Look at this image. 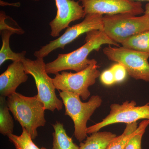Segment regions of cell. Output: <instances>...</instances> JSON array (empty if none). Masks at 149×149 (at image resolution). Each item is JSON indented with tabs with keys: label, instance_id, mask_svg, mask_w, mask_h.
I'll return each instance as SVG.
<instances>
[{
	"label": "cell",
	"instance_id": "cell-1",
	"mask_svg": "<svg viewBox=\"0 0 149 149\" xmlns=\"http://www.w3.org/2000/svg\"><path fill=\"white\" fill-rule=\"evenodd\" d=\"M103 45L119 47V44L109 38L102 30H94L86 33L85 43L73 52L67 54H58L53 61L46 64L48 74H55L61 71L72 70L76 72L88 67L95 60L88 58L89 54L93 50H99Z\"/></svg>",
	"mask_w": 149,
	"mask_h": 149
},
{
	"label": "cell",
	"instance_id": "cell-2",
	"mask_svg": "<svg viewBox=\"0 0 149 149\" xmlns=\"http://www.w3.org/2000/svg\"><path fill=\"white\" fill-rule=\"evenodd\" d=\"M7 101L15 119L27 130L32 140H35L38 136L37 128L46 124L44 104L37 95L26 97L16 92L8 97Z\"/></svg>",
	"mask_w": 149,
	"mask_h": 149
},
{
	"label": "cell",
	"instance_id": "cell-3",
	"mask_svg": "<svg viewBox=\"0 0 149 149\" xmlns=\"http://www.w3.org/2000/svg\"><path fill=\"white\" fill-rule=\"evenodd\" d=\"M60 96L65 108V115L70 117L74 124V135L81 142L87 138V122L97 109L102 104V99L93 95L88 102H83L76 94L61 91Z\"/></svg>",
	"mask_w": 149,
	"mask_h": 149
},
{
	"label": "cell",
	"instance_id": "cell-4",
	"mask_svg": "<svg viewBox=\"0 0 149 149\" xmlns=\"http://www.w3.org/2000/svg\"><path fill=\"white\" fill-rule=\"evenodd\" d=\"M103 31L117 44L149 29V15L137 16L128 13L105 15L103 16Z\"/></svg>",
	"mask_w": 149,
	"mask_h": 149
},
{
	"label": "cell",
	"instance_id": "cell-5",
	"mask_svg": "<svg viewBox=\"0 0 149 149\" xmlns=\"http://www.w3.org/2000/svg\"><path fill=\"white\" fill-rule=\"evenodd\" d=\"M22 63L25 72L32 75L35 80L37 97L44 104L45 109L52 111L61 110L63 102L56 95L52 78L46 72L44 58H37L34 60L26 58Z\"/></svg>",
	"mask_w": 149,
	"mask_h": 149
},
{
	"label": "cell",
	"instance_id": "cell-6",
	"mask_svg": "<svg viewBox=\"0 0 149 149\" xmlns=\"http://www.w3.org/2000/svg\"><path fill=\"white\" fill-rule=\"evenodd\" d=\"M95 60L83 70L72 73L63 71L56 73L52 78L56 89L78 95L82 100H87L91 95L89 88L95 84L96 79L100 76Z\"/></svg>",
	"mask_w": 149,
	"mask_h": 149
},
{
	"label": "cell",
	"instance_id": "cell-7",
	"mask_svg": "<svg viewBox=\"0 0 149 149\" xmlns=\"http://www.w3.org/2000/svg\"><path fill=\"white\" fill-rule=\"evenodd\" d=\"M103 53L110 60L123 65L130 77L149 82V54L110 45L104 48Z\"/></svg>",
	"mask_w": 149,
	"mask_h": 149
},
{
	"label": "cell",
	"instance_id": "cell-8",
	"mask_svg": "<svg viewBox=\"0 0 149 149\" xmlns=\"http://www.w3.org/2000/svg\"><path fill=\"white\" fill-rule=\"evenodd\" d=\"M103 16L102 15L100 14L86 15L83 21L72 27H68L61 36L50 41L45 45L41 47L39 50L35 52L34 56L37 58H44L57 49H64L66 45L72 42L84 33L94 30L103 31Z\"/></svg>",
	"mask_w": 149,
	"mask_h": 149
},
{
	"label": "cell",
	"instance_id": "cell-9",
	"mask_svg": "<svg viewBox=\"0 0 149 149\" xmlns=\"http://www.w3.org/2000/svg\"><path fill=\"white\" fill-rule=\"evenodd\" d=\"M141 119L149 120V102L142 106H137L136 102L133 100L126 101L121 104H113L111 105L109 114L101 122L88 127L86 132L92 134L111 124H129Z\"/></svg>",
	"mask_w": 149,
	"mask_h": 149
},
{
	"label": "cell",
	"instance_id": "cell-10",
	"mask_svg": "<svg viewBox=\"0 0 149 149\" xmlns=\"http://www.w3.org/2000/svg\"><path fill=\"white\" fill-rule=\"evenodd\" d=\"M85 15L89 14L128 13L137 16L145 13L140 1L132 0H79Z\"/></svg>",
	"mask_w": 149,
	"mask_h": 149
},
{
	"label": "cell",
	"instance_id": "cell-11",
	"mask_svg": "<svg viewBox=\"0 0 149 149\" xmlns=\"http://www.w3.org/2000/svg\"><path fill=\"white\" fill-rule=\"evenodd\" d=\"M57 8L56 15L49 23L50 35L59 37L63 29L69 27L72 22L84 18L85 11L79 2L74 0H55Z\"/></svg>",
	"mask_w": 149,
	"mask_h": 149
},
{
	"label": "cell",
	"instance_id": "cell-12",
	"mask_svg": "<svg viewBox=\"0 0 149 149\" xmlns=\"http://www.w3.org/2000/svg\"><path fill=\"white\" fill-rule=\"evenodd\" d=\"M22 61L13 62L0 75V94L6 97L16 93L17 88L25 83L28 76Z\"/></svg>",
	"mask_w": 149,
	"mask_h": 149
},
{
	"label": "cell",
	"instance_id": "cell-13",
	"mask_svg": "<svg viewBox=\"0 0 149 149\" xmlns=\"http://www.w3.org/2000/svg\"><path fill=\"white\" fill-rule=\"evenodd\" d=\"M116 137L110 132H95L80 143L79 149H106Z\"/></svg>",
	"mask_w": 149,
	"mask_h": 149
},
{
	"label": "cell",
	"instance_id": "cell-14",
	"mask_svg": "<svg viewBox=\"0 0 149 149\" xmlns=\"http://www.w3.org/2000/svg\"><path fill=\"white\" fill-rule=\"evenodd\" d=\"M15 33L8 30L1 31L2 45L0 50V65L8 60L13 62L22 61L26 58V52L22 51L20 53H15L12 50L10 46V39L12 35Z\"/></svg>",
	"mask_w": 149,
	"mask_h": 149
},
{
	"label": "cell",
	"instance_id": "cell-15",
	"mask_svg": "<svg viewBox=\"0 0 149 149\" xmlns=\"http://www.w3.org/2000/svg\"><path fill=\"white\" fill-rule=\"evenodd\" d=\"M53 126L54 130L53 149H79V147L68 136L62 123L57 122Z\"/></svg>",
	"mask_w": 149,
	"mask_h": 149
},
{
	"label": "cell",
	"instance_id": "cell-16",
	"mask_svg": "<svg viewBox=\"0 0 149 149\" xmlns=\"http://www.w3.org/2000/svg\"><path fill=\"white\" fill-rule=\"evenodd\" d=\"M6 97H0V133L3 136L13 133L14 121Z\"/></svg>",
	"mask_w": 149,
	"mask_h": 149
},
{
	"label": "cell",
	"instance_id": "cell-17",
	"mask_svg": "<svg viewBox=\"0 0 149 149\" xmlns=\"http://www.w3.org/2000/svg\"><path fill=\"white\" fill-rule=\"evenodd\" d=\"M121 45L124 47L149 54V29L130 37Z\"/></svg>",
	"mask_w": 149,
	"mask_h": 149
},
{
	"label": "cell",
	"instance_id": "cell-18",
	"mask_svg": "<svg viewBox=\"0 0 149 149\" xmlns=\"http://www.w3.org/2000/svg\"><path fill=\"white\" fill-rule=\"evenodd\" d=\"M7 136L16 149H40L34 143L30 134L24 128H22L20 136L10 133Z\"/></svg>",
	"mask_w": 149,
	"mask_h": 149
},
{
	"label": "cell",
	"instance_id": "cell-19",
	"mask_svg": "<svg viewBox=\"0 0 149 149\" xmlns=\"http://www.w3.org/2000/svg\"><path fill=\"white\" fill-rule=\"evenodd\" d=\"M149 125V120L146 119L142 121L130 137L123 149H142V138Z\"/></svg>",
	"mask_w": 149,
	"mask_h": 149
},
{
	"label": "cell",
	"instance_id": "cell-20",
	"mask_svg": "<svg viewBox=\"0 0 149 149\" xmlns=\"http://www.w3.org/2000/svg\"><path fill=\"white\" fill-rule=\"evenodd\" d=\"M138 127L137 122L127 124L126 128L122 134L117 136L106 149H123Z\"/></svg>",
	"mask_w": 149,
	"mask_h": 149
},
{
	"label": "cell",
	"instance_id": "cell-21",
	"mask_svg": "<svg viewBox=\"0 0 149 149\" xmlns=\"http://www.w3.org/2000/svg\"><path fill=\"white\" fill-rule=\"evenodd\" d=\"M8 16L3 11L1 10L0 12V31L3 30H8L13 32L15 34L19 35L24 34L25 32L23 29H22L19 26H13L9 25L6 23V20Z\"/></svg>",
	"mask_w": 149,
	"mask_h": 149
},
{
	"label": "cell",
	"instance_id": "cell-22",
	"mask_svg": "<svg viewBox=\"0 0 149 149\" xmlns=\"http://www.w3.org/2000/svg\"><path fill=\"white\" fill-rule=\"evenodd\" d=\"M110 69L114 75L116 83H120L125 80L127 72L123 65L116 63L112 65Z\"/></svg>",
	"mask_w": 149,
	"mask_h": 149
},
{
	"label": "cell",
	"instance_id": "cell-23",
	"mask_svg": "<svg viewBox=\"0 0 149 149\" xmlns=\"http://www.w3.org/2000/svg\"><path fill=\"white\" fill-rule=\"evenodd\" d=\"M100 80L106 85H111L116 83L114 75L110 68L105 70L100 74Z\"/></svg>",
	"mask_w": 149,
	"mask_h": 149
},
{
	"label": "cell",
	"instance_id": "cell-24",
	"mask_svg": "<svg viewBox=\"0 0 149 149\" xmlns=\"http://www.w3.org/2000/svg\"><path fill=\"white\" fill-rule=\"evenodd\" d=\"M0 4L1 6H12L14 7H19L20 6V3L17 2L15 3H8L6 2L3 1H0Z\"/></svg>",
	"mask_w": 149,
	"mask_h": 149
},
{
	"label": "cell",
	"instance_id": "cell-25",
	"mask_svg": "<svg viewBox=\"0 0 149 149\" xmlns=\"http://www.w3.org/2000/svg\"><path fill=\"white\" fill-rule=\"evenodd\" d=\"M144 13L148 15H149V3H148L146 5V7H145V13Z\"/></svg>",
	"mask_w": 149,
	"mask_h": 149
},
{
	"label": "cell",
	"instance_id": "cell-26",
	"mask_svg": "<svg viewBox=\"0 0 149 149\" xmlns=\"http://www.w3.org/2000/svg\"><path fill=\"white\" fill-rule=\"evenodd\" d=\"M133 1H148V2L149 3V0H132Z\"/></svg>",
	"mask_w": 149,
	"mask_h": 149
},
{
	"label": "cell",
	"instance_id": "cell-27",
	"mask_svg": "<svg viewBox=\"0 0 149 149\" xmlns=\"http://www.w3.org/2000/svg\"><path fill=\"white\" fill-rule=\"evenodd\" d=\"M32 1H38L40 0H32Z\"/></svg>",
	"mask_w": 149,
	"mask_h": 149
},
{
	"label": "cell",
	"instance_id": "cell-28",
	"mask_svg": "<svg viewBox=\"0 0 149 149\" xmlns=\"http://www.w3.org/2000/svg\"><path fill=\"white\" fill-rule=\"evenodd\" d=\"M41 149H46L45 148H41Z\"/></svg>",
	"mask_w": 149,
	"mask_h": 149
}]
</instances>
